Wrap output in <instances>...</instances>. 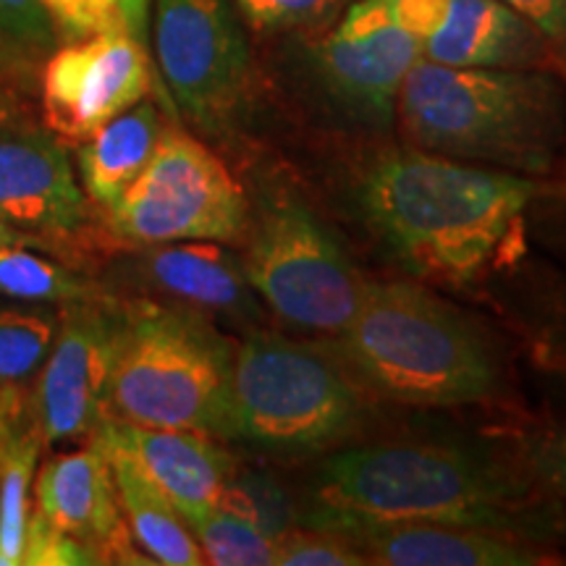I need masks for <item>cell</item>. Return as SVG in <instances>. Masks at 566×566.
<instances>
[{"label": "cell", "instance_id": "cb8c5ba5", "mask_svg": "<svg viewBox=\"0 0 566 566\" xmlns=\"http://www.w3.org/2000/svg\"><path fill=\"white\" fill-rule=\"evenodd\" d=\"M59 45L105 30H126L145 42L147 0H42Z\"/></svg>", "mask_w": 566, "mask_h": 566}, {"label": "cell", "instance_id": "7a4b0ae2", "mask_svg": "<svg viewBox=\"0 0 566 566\" xmlns=\"http://www.w3.org/2000/svg\"><path fill=\"white\" fill-rule=\"evenodd\" d=\"M554 509L483 454L441 443H367L328 457L317 470L315 530L357 522H428L478 527L537 541L554 527Z\"/></svg>", "mask_w": 566, "mask_h": 566}, {"label": "cell", "instance_id": "f546056e", "mask_svg": "<svg viewBox=\"0 0 566 566\" xmlns=\"http://www.w3.org/2000/svg\"><path fill=\"white\" fill-rule=\"evenodd\" d=\"M279 566H359L367 564L354 543L328 530H292L275 541V562Z\"/></svg>", "mask_w": 566, "mask_h": 566}, {"label": "cell", "instance_id": "44dd1931", "mask_svg": "<svg viewBox=\"0 0 566 566\" xmlns=\"http://www.w3.org/2000/svg\"><path fill=\"white\" fill-rule=\"evenodd\" d=\"M105 457L111 462L113 483H116V495L118 504H122L126 525H129V533L142 554L150 558V564H205L200 543L195 541L192 530L184 522V516L176 512L171 501L150 480L142 475L129 459L116 454V451H105Z\"/></svg>", "mask_w": 566, "mask_h": 566}, {"label": "cell", "instance_id": "d590c367", "mask_svg": "<svg viewBox=\"0 0 566 566\" xmlns=\"http://www.w3.org/2000/svg\"><path fill=\"white\" fill-rule=\"evenodd\" d=\"M11 244H24V247H30V239H27L24 231L13 229L11 223H6L3 218H0V247H11Z\"/></svg>", "mask_w": 566, "mask_h": 566}, {"label": "cell", "instance_id": "ac0fdd59", "mask_svg": "<svg viewBox=\"0 0 566 566\" xmlns=\"http://www.w3.org/2000/svg\"><path fill=\"white\" fill-rule=\"evenodd\" d=\"M422 59L457 69L556 71L548 42L504 0H449Z\"/></svg>", "mask_w": 566, "mask_h": 566}, {"label": "cell", "instance_id": "4dcf8cb0", "mask_svg": "<svg viewBox=\"0 0 566 566\" xmlns=\"http://www.w3.org/2000/svg\"><path fill=\"white\" fill-rule=\"evenodd\" d=\"M0 34L40 66L59 45L42 0H0Z\"/></svg>", "mask_w": 566, "mask_h": 566}, {"label": "cell", "instance_id": "5b68a950", "mask_svg": "<svg viewBox=\"0 0 566 566\" xmlns=\"http://www.w3.org/2000/svg\"><path fill=\"white\" fill-rule=\"evenodd\" d=\"M237 344L181 304L118 300L105 415L229 438Z\"/></svg>", "mask_w": 566, "mask_h": 566}, {"label": "cell", "instance_id": "484cf974", "mask_svg": "<svg viewBox=\"0 0 566 566\" xmlns=\"http://www.w3.org/2000/svg\"><path fill=\"white\" fill-rule=\"evenodd\" d=\"M53 317L0 307V388L27 384L48 359L55 338Z\"/></svg>", "mask_w": 566, "mask_h": 566}, {"label": "cell", "instance_id": "7402d4cb", "mask_svg": "<svg viewBox=\"0 0 566 566\" xmlns=\"http://www.w3.org/2000/svg\"><path fill=\"white\" fill-rule=\"evenodd\" d=\"M0 292L13 300L48 302L59 307L113 294L82 271L59 263L45 252H32V247L24 244L0 247Z\"/></svg>", "mask_w": 566, "mask_h": 566}, {"label": "cell", "instance_id": "5bb4252c", "mask_svg": "<svg viewBox=\"0 0 566 566\" xmlns=\"http://www.w3.org/2000/svg\"><path fill=\"white\" fill-rule=\"evenodd\" d=\"M32 514L87 548L95 564H150L134 543L111 462L95 441L48 459L34 480Z\"/></svg>", "mask_w": 566, "mask_h": 566}, {"label": "cell", "instance_id": "4fadbf2b", "mask_svg": "<svg viewBox=\"0 0 566 566\" xmlns=\"http://www.w3.org/2000/svg\"><path fill=\"white\" fill-rule=\"evenodd\" d=\"M51 352L32 388L45 443L90 438L105 415L118 296L61 307Z\"/></svg>", "mask_w": 566, "mask_h": 566}, {"label": "cell", "instance_id": "4316f807", "mask_svg": "<svg viewBox=\"0 0 566 566\" xmlns=\"http://www.w3.org/2000/svg\"><path fill=\"white\" fill-rule=\"evenodd\" d=\"M525 328L533 363L566 388V279L541 281Z\"/></svg>", "mask_w": 566, "mask_h": 566}, {"label": "cell", "instance_id": "7c38bea8", "mask_svg": "<svg viewBox=\"0 0 566 566\" xmlns=\"http://www.w3.org/2000/svg\"><path fill=\"white\" fill-rule=\"evenodd\" d=\"M315 74L344 116L386 126L407 74L422 59V40L394 21L391 0H359L315 45Z\"/></svg>", "mask_w": 566, "mask_h": 566}, {"label": "cell", "instance_id": "8fae6325", "mask_svg": "<svg viewBox=\"0 0 566 566\" xmlns=\"http://www.w3.org/2000/svg\"><path fill=\"white\" fill-rule=\"evenodd\" d=\"M150 63L145 42L105 30L66 42L40 71V118L66 145H80L113 116L145 101Z\"/></svg>", "mask_w": 566, "mask_h": 566}, {"label": "cell", "instance_id": "8d00e7d4", "mask_svg": "<svg viewBox=\"0 0 566 566\" xmlns=\"http://www.w3.org/2000/svg\"><path fill=\"white\" fill-rule=\"evenodd\" d=\"M554 237L558 239V244L566 247V210L554 216Z\"/></svg>", "mask_w": 566, "mask_h": 566}, {"label": "cell", "instance_id": "e575fe53", "mask_svg": "<svg viewBox=\"0 0 566 566\" xmlns=\"http://www.w3.org/2000/svg\"><path fill=\"white\" fill-rule=\"evenodd\" d=\"M446 9H449V0H391L396 24L422 40V45L441 27Z\"/></svg>", "mask_w": 566, "mask_h": 566}, {"label": "cell", "instance_id": "3957f363", "mask_svg": "<svg viewBox=\"0 0 566 566\" xmlns=\"http://www.w3.org/2000/svg\"><path fill=\"white\" fill-rule=\"evenodd\" d=\"M396 116L417 150L522 176L548 174L566 137L564 90L541 69L420 59L401 84Z\"/></svg>", "mask_w": 566, "mask_h": 566}, {"label": "cell", "instance_id": "30bf717a", "mask_svg": "<svg viewBox=\"0 0 566 566\" xmlns=\"http://www.w3.org/2000/svg\"><path fill=\"white\" fill-rule=\"evenodd\" d=\"M95 205L84 195L66 142L42 122L0 126V218L24 231L32 250L84 271L122 247L92 221Z\"/></svg>", "mask_w": 566, "mask_h": 566}, {"label": "cell", "instance_id": "83f0119b", "mask_svg": "<svg viewBox=\"0 0 566 566\" xmlns=\"http://www.w3.org/2000/svg\"><path fill=\"white\" fill-rule=\"evenodd\" d=\"M239 17L254 32L317 30L331 24L349 0H233Z\"/></svg>", "mask_w": 566, "mask_h": 566}, {"label": "cell", "instance_id": "277c9868", "mask_svg": "<svg viewBox=\"0 0 566 566\" xmlns=\"http://www.w3.org/2000/svg\"><path fill=\"white\" fill-rule=\"evenodd\" d=\"M331 354L359 386L412 407L475 405L499 391L493 346L462 313L415 283H367Z\"/></svg>", "mask_w": 566, "mask_h": 566}, {"label": "cell", "instance_id": "52a82bcc", "mask_svg": "<svg viewBox=\"0 0 566 566\" xmlns=\"http://www.w3.org/2000/svg\"><path fill=\"white\" fill-rule=\"evenodd\" d=\"M242 263L254 292L292 328L342 334L365 296L367 281L336 231L289 192L265 195L250 216Z\"/></svg>", "mask_w": 566, "mask_h": 566}, {"label": "cell", "instance_id": "1f68e13d", "mask_svg": "<svg viewBox=\"0 0 566 566\" xmlns=\"http://www.w3.org/2000/svg\"><path fill=\"white\" fill-rule=\"evenodd\" d=\"M95 564V558L84 546L71 537L61 535L59 530L48 527L30 512L27 522L24 551H21V566H82Z\"/></svg>", "mask_w": 566, "mask_h": 566}, {"label": "cell", "instance_id": "ffe728a7", "mask_svg": "<svg viewBox=\"0 0 566 566\" xmlns=\"http://www.w3.org/2000/svg\"><path fill=\"white\" fill-rule=\"evenodd\" d=\"M163 132L166 124L158 105L139 101L74 145L82 189L97 210L108 212L122 200L129 184L150 163Z\"/></svg>", "mask_w": 566, "mask_h": 566}, {"label": "cell", "instance_id": "d4e9b609", "mask_svg": "<svg viewBox=\"0 0 566 566\" xmlns=\"http://www.w3.org/2000/svg\"><path fill=\"white\" fill-rule=\"evenodd\" d=\"M218 506L231 509V512L247 516L273 541H281L300 525V509L294 506L292 495L286 493L279 480L254 470H233L229 483H226L223 499Z\"/></svg>", "mask_w": 566, "mask_h": 566}, {"label": "cell", "instance_id": "8992f818", "mask_svg": "<svg viewBox=\"0 0 566 566\" xmlns=\"http://www.w3.org/2000/svg\"><path fill=\"white\" fill-rule=\"evenodd\" d=\"M363 396L331 349L254 331L237 344L229 438L304 454L342 443L363 420Z\"/></svg>", "mask_w": 566, "mask_h": 566}, {"label": "cell", "instance_id": "f1b7e54d", "mask_svg": "<svg viewBox=\"0 0 566 566\" xmlns=\"http://www.w3.org/2000/svg\"><path fill=\"white\" fill-rule=\"evenodd\" d=\"M40 63L0 34V126L40 118Z\"/></svg>", "mask_w": 566, "mask_h": 566}, {"label": "cell", "instance_id": "d6986e66", "mask_svg": "<svg viewBox=\"0 0 566 566\" xmlns=\"http://www.w3.org/2000/svg\"><path fill=\"white\" fill-rule=\"evenodd\" d=\"M32 388H0V566H19L38 459L45 449Z\"/></svg>", "mask_w": 566, "mask_h": 566}, {"label": "cell", "instance_id": "6da1fadb", "mask_svg": "<svg viewBox=\"0 0 566 566\" xmlns=\"http://www.w3.org/2000/svg\"><path fill=\"white\" fill-rule=\"evenodd\" d=\"M541 195L530 176L412 145L375 153L354 179V205L396 263L415 279L457 286L512 252Z\"/></svg>", "mask_w": 566, "mask_h": 566}, {"label": "cell", "instance_id": "9a60e30c", "mask_svg": "<svg viewBox=\"0 0 566 566\" xmlns=\"http://www.w3.org/2000/svg\"><path fill=\"white\" fill-rule=\"evenodd\" d=\"M90 441L129 459L158 491L189 516L208 512L223 499L237 462L216 438L184 428H153L103 415Z\"/></svg>", "mask_w": 566, "mask_h": 566}, {"label": "cell", "instance_id": "e0dca14e", "mask_svg": "<svg viewBox=\"0 0 566 566\" xmlns=\"http://www.w3.org/2000/svg\"><path fill=\"white\" fill-rule=\"evenodd\" d=\"M331 533L354 543L367 564L384 566H535L554 562L522 537L428 522H357Z\"/></svg>", "mask_w": 566, "mask_h": 566}, {"label": "cell", "instance_id": "d6a6232c", "mask_svg": "<svg viewBox=\"0 0 566 566\" xmlns=\"http://www.w3.org/2000/svg\"><path fill=\"white\" fill-rule=\"evenodd\" d=\"M525 459L530 475L543 491L566 499V424L537 433L527 446Z\"/></svg>", "mask_w": 566, "mask_h": 566}, {"label": "cell", "instance_id": "ba28073f", "mask_svg": "<svg viewBox=\"0 0 566 566\" xmlns=\"http://www.w3.org/2000/svg\"><path fill=\"white\" fill-rule=\"evenodd\" d=\"M105 229L122 247L166 242H237L250 229V200L229 166L200 139L166 126Z\"/></svg>", "mask_w": 566, "mask_h": 566}, {"label": "cell", "instance_id": "9c48e42d", "mask_svg": "<svg viewBox=\"0 0 566 566\" xmlns=\"http://www.w3.org/2000/svg\"><path fill=\"white\" fill-rule=\"evenodd\" d=\"M155 59L195 129L212 139L237 132L252 95V53L233 0H158Z\"/></svg>", "mask_w": 566, "mask_h": 566}, {"label": "cell", "instance_id": "836d02e7", "mask_svg": "<svg viewBox=\"0 0 566 566\" xmlns=\"http://www.w3.org/2000/svg\"><path fill=\"white\" fill-rule=\"evenodd\" d=\"M548 42L556 71L566 76V0H504Z\"/></svg>", "mask_w": 566, "mask_h": 566}, {"label": "cell", "instance_id": "2e32d148", "mask_svg": "<svg viewBox=\"0 0 566 566\" xmlns=\"http://www.w3.org/2000/svg\"><path fill=\"white\" fill-rule=\"evenodd\" d=\"M132 250V258L124 260L132 279L163 302L231 321L260 317L258 292L247 279L244 263L221 242H166Z\"/></svg>", "mask_w": 566, "mask_h": 566}, {"label": "cell", "instance_id": "603a6c76", "mask_svg": "<svg viewBox=\"0 0 566 566\" xmlns=\"http://www.w3.org/2000/svg\"><path fill=\"white\" fill-rule=\"evenodd\" d=\"M195 541L200 543L205 564L216 566H271L275 541L247 516L226 506H212L187 520Z\"/></svg>", "mask_w": 566, "mask_h": 566}]
</instances>
